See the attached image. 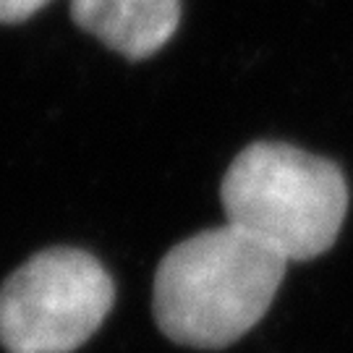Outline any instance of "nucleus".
<instances>
[{"label":"nucleus","instance_id":"2","mask_svg":"<svg viewBox=\"0 0 353 353\" xmlns=\"http://www.w3.org/2000/svg\"><path fill=\"white\" fill-rule=\"evenodd\" d=\"M220 199L230 225L285 262H309L338 239L348 183L332 160L283 141H254L230 163Z\"/></svg>","mask_w":353,"mask_h":353},{"label":"nucleus","instance_id":"1","mask_svg":"<svg viewBox=\"0 0 353 353\" xmlns=\"http://www.w3.org/2000/svg\"><path fill=\"white\" fill-rule=\"evenodd\" d=\"M288 262L225 223L176 243L154 275V322L186 348H225L267 314Z\"/></svg>","mask_w":353,"mask_h":353},{"label":"nucleus","instance_id":"5","mask_svg":"<svg viewBox=\"0 0 353 353\" xmlns=\"http://www.w3.org/2000/svg\"><path fill=\"white\" fill-rule=\"evenodd\" d=\"M48 3L50 0H0V24H21Z\"/></svg>","mask_w":353,"mask_h":353},{"label":"nucleus","instance_id":"3","mask_svg":"<svg viewBox=\"0 0 353 353\" xmlns=\"http://www.w3.org/2000/svg\"><path fill=\"white\" fill-rule=\"evenodd\" d=\"M113 301V278L100 259L71 246L45 249L0 288V345L6 353H74Z\"/></svg>","mask_w":353,"mask_h":353},{"label":"nucleus","instance_id":"4","mask_svg":"<svg viewBox=\"0 0 353 353\" xmlns=\"http://www.w3.org/2000/svg\"><path fill=\"white\" fill-rule=\"evenodd\" d=\"M68 6L84 32L131 61L163 50L181 21V0H68Z\"/></svg>","mask_w":353,"mask_h":353}]
</instances>
